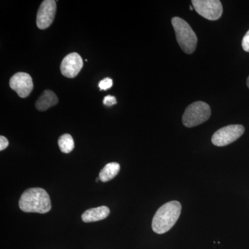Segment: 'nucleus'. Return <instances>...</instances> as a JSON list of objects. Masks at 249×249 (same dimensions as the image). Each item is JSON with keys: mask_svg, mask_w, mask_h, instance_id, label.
Listing matches in <instances>:
<instances>
[{"mask_svg": "<svg viewBox=\"0 0 249 249\" xmlns=\"http://www.w3.org/2000/svg\"><path fill=\"white\" fill-rule=\"evenodd\" d=\"M242 47L245 52H249V30L242 39Z\"/></svg>", "mask_w": 249, "mask_h": 249, "instance_id": "obj_16", "label": "nucleus"}, {"mask_svg": "<svg viewBox=\"0 0 249 249\" xmlns=\"http://www.w3.org/2000/svg\"><path fill=\"white\" fill-rule=\"evenodd\" d=\"M192 4L198 14L209 20H217L222 16V4L219 0H193Z\"/></svg>", "mask_w": 249, "mask_h": 249, "instance_id": "obj_6", "label": "nucleus"}, {"mask_svg": "<svg viewBox=\"0 0 249 249\" xmlns=\"http://www.w3.org/2000/svg\"><path fill=\"white\" fill-rule=\"evenodd\" d=\"M247 86H248V88H249V78H247Z\"/></svg>", "mask_w": 249, "mask_h": 249, "instance_id": "obj_18", "label": "nucleus"}, {"mask_svg": "<svg viewBox=\"0 0 249 249\" xmlns=\"http://www.w3.org/2000/svg\"><path fill=\"white\" fill-rule=\"evenodd\" d=\"M113 85V80L109 78H106L100 81L98 86L101 90H107L110 89Z\"/></svg>", "mask_w": 249, "mask_h": 249, "instance_id": "obj_14", "label": "nucleus"}, {"mask_svg": "<svg viewBox=\"0 0 249 249\" xmlns=\"http://www.w3.org/2000/svg\"><path fill=\"white\" fill-rule=\"evenodd\" d=\"M117 101H116V98L114 96H107L104 98V100H103V104L106 106H114V105H116Z\"/></svg>", "mask_w": 249, "mask_h": 249, "instance_id": "obj_15", "label": "nucleus"}, {"mask_svg": "<svg viewBox=\"0 0 249 249\" xmlns=\"http://www.w3.org/2000/svg\"><path fill=\"white\" fill-rule=\"evenodd\" d=\"M190 10H191V11H193V6H190Z\"/></svg>", "mask_w": 249, "mask_h": 249, "instance_id": "obj_19", "label": "nucleus"}, {"mask_svg": "<svg viewBox=\"0 0 249 249\" xmlns=\"http://www.w3.org/2000/svg\"><path fill=\"white\" fill-rule=\"evenodd\" d=\"M211 114L209 105L202 101H197L186 108L182 116V123L187 127H196L209 120Z\"/></svg>", "mask_w": 249, "mask_h": 249, "instance_id": "obj_4", "label": "nucleus"}, {"mask_svg": "<svg viewBox=\"0 0 249 249\" xmlns=\"http://www.w3.org/2000/svg\"><path fill=\"white\" fill-rule=\"evenodd\" d=\"M110 213L109 208L106 206H99L87 210L82 214V220L84 222H94L103 220L109 216Z\"/></svg>", "mask_w": 249, "mask_h": 249, "instance_id": "obj_10", "label": "nucleus"}, {"mask_svg": "<svg viewBox=\"0 0 249 249\" xmlns=\"http://www.w3.org/2000/svg\"><path fill=\"white\" fill-rule=\"evenodd\" d=\"M181 212V205L178 201H172L160 206L152 219V228L157 234L168 232L178 222Z\"/></svg>", "mask_w": 249, "mask_h": 249, "instance_id": "obj_2", "label": "nucleus"}, {"mask_svg": "<svg viewBox=\"0 0 249 249\" xmlns=\"http://www.w3.org/2000/svg\"><path fill=\"white\" fill-rule=\"evenodd\" d=\"M178 45L185 53H193L196 51L197 37L191 26L184 19L178 17L172 19Z\"/></svg>", "mask_w": 249, "mask_h": 249, "instance_id": "obj_3", "label": "nucleus"}, {"mask_svg": "<svg viewBox=\"0 0 249 249\" xmlns=\"http://www.w3.org/2000/svg\"><path fill=\"white\" fill-rule=\"evenodd\" d=\"M83 67L81 56L77 53H71L64 58L60 65L62 74L67 78H75Z\"/></svg>", "mask_w": 249, "mask_h": 249, "instance_id": "obj_9", "label": "nucleus"}, {"mask_svg": "<svg viewBox=\"0 0 249 249\" xmlns=\"http://www.w3.org/2000/svg\"><path fill=\"white\" fill-rule=\"evenodd\" d=\"M121 166L119 163L116 162L107 163L101 170L99 174L100 180L103 182H107L115 178L120 171Z\"/></svg>", "mask_w": 249, "mask_h": 249, "instance_id": "obj_12", "label": "nucleus"}, {"mask_svg": "<svg viewBox=\"0 0 249 249\" xmlns=\"http://www.w3.org/2000/svg\"><path fill=\"white\" fill-rule=\"evenodd\" d=\"M58 146L62 152L70 153L74 149V141L70 134H65L58 139Z\"/></svg>", "mask_w": 249, "mask_h": 249, "instance_id": "obj_13", "label": "nucleus"}, {"mask_svg": "<svg viewBox=\"0 0 249 249\" xmlns=\"http://www.w3.org/2000/svg\"><path fill=\"white\" fill-rule=\"evenodd\" d=\"M9 142L8 141V139L6 138V137H4V136H1L0 137V150L2 151V150H5L8 146H9Z\"/></svg>", "mask_w": 249, "mask_h": 249, "instance_id": "obj_17", "label": "nucleus"}, {"mask_svg": "<svg viewBox=\"0 0 249 249\" xmlns=\"http://www.w3.org/2000/svg\"><path fill=\"white\" fill-rule=\"evenodd\" d=\"M56 1L54 0H45L40 4L37 11L36 24L42 30L50 27L53 22L56 13Z\"/></svg>", "mask_w": 249, "mask_h": 249, "instance_id": "obj_7", "label": "nucleus"}, {"mask_svg": "<svg viewBox=\"0 0 249 249\" xmlns=\"http://www.w3.org/2000/svg\"><path fill=\"white\" fill-rule=\"evenodd\" d=\"M19 207L25 213H47L52 209L50 196L43 188H29L22 193Z\"/></svg>", "mask_w": 249, "mask_h": 249, "instance_id": "obj_1", "label": "nucleus"}, {"mask_svg": "<svg viewBox=\"0 0 249 249\" xmlns=\"http://www.w3.org/2000/svg\"><path fill=\"white\" fill-rule=\"evenodd\" d=\"M58 103V98L55 93L51 90H45L36 101V107L39 111H45Z\"/></svg>", "mask_w": 249, "mask_h": 249, "instance_id": "obj_11", "label": "nucleus"}, {"mask_svg": "<svg viewBox=\"0 0 249 249\" xmlns=\"http://www.w3.org/2000/svg\"><path fill=\"white\" fill-rule=\"evenodd\" d=\"M245 132L242 124H230L218 129L213 135L212 142L218 147L226 146L237 140Z\"/></svg>", "mask_w": 249, "mask_h": 249, "instance_id": "obj_5", "label": "nucleus"}, {"mask_svg": "<svg viewBox=\"0 0 249 249\" xmlns=\"http://www.w3.org/2000/svg\"><path fill=\"white\" fill-rule=\"evenodd\" d=\"M9 85L11 89L23 98L28 97L34 89L32 78L24 72H19L11 77Z\"/></svg>", "mask_w": 249, "mask_h": 249, "instance_id": "obj_8", "label": "nucleus"}]
</instances>
